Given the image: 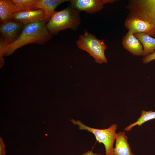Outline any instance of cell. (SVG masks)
<instances>
[{
    "mask_svg": "<svg viewBox=\"0 0 155 155\" xmlns=\"http://www.w3.org/2000/svg\"><path fill=\"white\" fill-rule=\"evenodd\" d=\"M45 11L42 9L17 11L13 15L12 20L24 25L34 22L45 20Z\"/></svg>",
    "mask_w": 155,
    "mask_h": 155,
    "instance_id": "obj_8",
    "label": "cell"
},
{
    "mask_svg": "<svg viewBox=\"0 0 155 155\" xmlns=\"http://www.w3.org/2000/svg\"><path fill=\"white\" fill-rule=\"evenodd\" d=\"M130 14L154 26L148 33L155 38V0H133L130 6Z\"/></svg>",
    "mask_w": 155,
    "mask_h": 155,
    "instance_id": "obj_5",
    "label": "cell"
},
{
    "mask_svg": "<svg viewBox=\"0 0 155 155\" xmlns=\"http://www.w3.org/2000/svg\"><path fill=\"white\" fill-rule=\"evenodd\" d=\"M128 138L125 131L117 133L113 155H134L127 142Z\"/></svg>",
    "mask_w": 155,
    "mask_h": 155,
    "instance_id": "obj_11",
    "label": "cell"
},
{
    "mask_svg": "<svg viewBox=\"0 0 155 155\" xmlns=\"http://www.w3.org/2000/svg\"><path fill=\"white\" fill-rule=\"evenodd\" d=\"M117 0H71V5L79 11H83L89 13H93L100 11L104 5L112 3Z\"/></svg>",
    "mask_w": 155,
    "mask_h": 155,
    "instance_id": "obj_7",
    "label": "cell"
},
{
    "mask_svg": "<svg viewBox=\"0 0 155 155\" xmlns=\"http://www.w3.org/2000/svg\"><path fill=\"white\" fill-rule=\"evenodd\" d=\"M79 12L71 4L60 11H55L46 24L47 28L52 35L67 29L76 31L81 22Z\"/></svg>",
    "mask_w": 155,
    "mask_h": 155,
    "instance_id": "obj_2",
    "label": "cell"
},
{
    "mask_svg": "<svg viewBox=\"0 0 155 155\" xmlns=\"http://www.w3.org/2000/svg\"><path fill=\"white\" fill-rule=\"evenodd\" d=\"M155 60V50L152 53L143 58L142 62L145 63H148Z\"/></svg>",
    "mask_w": 155,
    "mask_h": 155,
    "instance_id": "obj_18",
    "label": "cell"
},
{
    "mask_svg": "<svg viewBox=\"0 0 155 155\" xmlns=\"http://www.w3.org/2000/svg\"><path fill=\"white\" fill-rule=\"evenodd\" d=\"M122 44L123 48L132 55L137 56H143V46L139 40L135 36L132 30H128L127 34L123 36Z\"/></svg>",
    "mask_w": 155,
    "mask_h": 155,
    "instance_id": "obj_9",
    "label": "cell"
},
{
    "mask_svg": "<svg viewBox=\"0 0 155 155\" xmlns=\"http://www.w3.org/2000/svg\"><path fill=\"white\" fill-rule=\"evenodd\" d=\"M80 155H101L100 154L95 153L92 151L89 150Z\"/></svg>",
    "mask_w": 155,
    "mask_h": 155,
    "instance_id": "obj_20",
    "label": "cell"
},
{
    "mask_svg": "<svg viewBox=\"0 0 155 155\" xmlns=\"http://www.w3.org/2000/svg\"><path fill=\"white\" fill-rule=\"evenodd\" d=\"M24 25L12 20L5 23L1 22L0 33L1 37L8 44H11L18 38Z\"/></svg>",
    "mask_w": 155,
    "mask_h": 155,
    "instance_id": "obj_6",
    "label": "cell"
},
{
    "mask_svg": "<svg viewBox=\"0 0 155 155\" xmlns=\"http://www.w3.org/2000/svg\"><path fill=\"white\" fill-rule=\"evenodd\" d=\"M76 43L79 49L88 53L96 63L107 62L104 53L107 47L103 39H98L95 35L85 29L83 34L79 36Z\"/></svg>",
    "mask_w": 155,
    "mask_h": 155,
    "instance_id": "obj_3",
    "label": "cell"
},
{
    "mask_svg": "<svg viewBox=\"0 0 155 155\" xmlns=\"http://www.w3.org/2000/svg\"><path fill=\"white\" fill-rule=\"evenodd\" d=\"M17 11H25L36 9L35 5L38 0H11Z\"/></svg>",
    "mask_w": 155,
    "mask_h": 155,
    "instance_id": "obj_16",
    "label": "cell"
},
{
    "mask_svg": "<svg viewBox=\"0 0 155 155\" xmlns=\"http://www.w3.org/2000/svg\"><path fill=\"white\" fill-rule=\"evenodd\" d=\"M17 10L11 0H0V20L5 23L12 20L13 14Z\"/></svg>",
    "mask_w": 155,
    "mask_h": 155,
    "instance_id": "obj_13",
    "label": "cell"
},
{
    "mask_svg": "<svg viewBox=\"0 0 155 155\" xmlns=\"http://www.w3.org/2000/svg\"><path fill=\"white\" fill-rule=\"evenodd\" d=\"M46 24L43 21L24 25L20 36L10 45L4 55H10L17 49L28 44H42L49 40L53 36L47 29Z\"/></svg>",
    "mask_w": 155,
    "mask_h": 155,
    "instance_id": "obj_1",
    "label": "cell"
},
{
    "mask_svg": "<svg viewBox=\"0 0 155 155\" xmlns=\"http://www.w3.org/2000/svg\"><path fill=\"white\" fill-rule=\"evenodd\" d=\"M69 1L68 0H38L35 4V7L36 9H42L45 11L46 15L45 21L47 23L56 8L62 3Z\"/></svg>",
    "mask_w": 155,
    "mask_h": 155,
    "instance_id": "obj_12",
    "label": "cell"
},
{
    "mask_svg": "<svg viewBox=\"0 0 155 155\" xmlns=\"http://www.w3.org/2000/svg\"><path fill=\"white\" fill-rule=\"evenodd\" d=\"M125 27L128 30H132L134 34L141 33L148 34L154 28V26L138 18L127 16L125 22Z\"/></svg>",
    "mask_w": 155,
    "mask_h": 155,
    "instance_id": "obj_10",
    "label": "cell"
},
{
    "mask_svg": "<svg viewBox=\"0 0 155 155\" xmlns=\"http://www.w3.org/2000/svg\"><path fill=\"white\" fill-rule=\"evenodd\" d=\"M10 45L7 43L4 40L1 36L0 38V61L1 64L3 63V60L2 57L6 51L10 46Z\"/></svg>",
    "mask_w": 155,
    "mask_h": 155,
    "instance_id": "obj_17",
    "label": "cell"
},
{
    "mask_svg": "<svg viewBox=\"0 0 155 155\" xmlns=\"http://www.w3.org/2000/svg\"><path fill=\"white\" fill-rule=\"evenodd\" d=\"M6 151L5 146L2 142L0 143V155H5Z\"/></svg>",
    "mask_w": 155,
    "mask_h": 155,
    "instance_id": "obj_19",
    "label": "cell"
},
{
    "mask_svg": "<svg viewBox=\"0 0 155 155\" xmlns=\"http://www.w3.org/2000/svg\"><path fill=\"white\" fill-rule=\"evenodd\" d=\"M134 34L143 46L144 50L143 56L144 57L150 54L155 51V38L147 33H141Z\"/></svg>",
    "mask_w": 155,
    "mask_h": 155,
    "instance_id": "obj_14",
    "label": "cell"
},
{
    "mask_svg": "<svg viewBox=\"0 0 155 155\" xmlns=\"http://www.w3.org/2000/svg\"><path fill=\"white\" fill-rule=\"evenodd\" d=\"M70 121L73 124L78 125L79 130H86L93 133L96 141L104 144L105 150V155H113L114 142L117 135L116 132L117 129L116 124H113L108 128L99 129L86 125L79 120L71 119Z\"/></svg>",
    "mask_w": 155,
    "mask_h": 155,
    "instance_id": "obj_4",
    "label": "cell"
},
{
    "mask_svg": "<svg viewBox=\"0 0 155 155\" xmlns=\"http://www.w3.org/2000/svg\"><path fill=\"white\" fill-rule=\"evenodd\" d=\"M155 119V111L150 110L146 111L142 110L141 116L137 120L132 123H130L125 128V131H130L134 126L137 125L140 126L145 122L151 120Z\"/></svg>",
    "mask_w": 155,
    "mask_h": 155,
    "instance_id": "obj_15",
    "label": "cell"
}]
</instances>
